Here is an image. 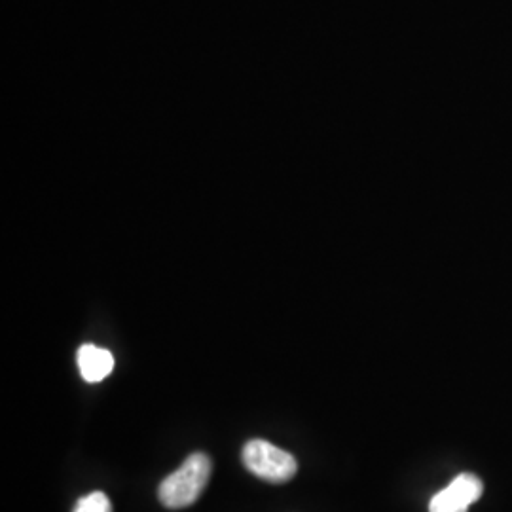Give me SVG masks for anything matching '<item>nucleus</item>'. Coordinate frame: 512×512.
<instances>
[{
    "instance_id": "obj_2",
    "label": "nucleus",
    "mask_w": 512,
    "mask_h": 512,
    "mask_svg": "<svg viewBox=\"0 0 512 512\" xmlns=\"http://www.w3.org/2000/svg\"><path fill=\"white\" fill-rule=\"evenodd\" d=\"M241 461L249 473L272 484L289 482L298 471V463L289 452L262 439L249 440L243 446Z\"/></svg>"
},
{
    "instance_id": "obj_1",
    "label": "nucleus",
    "mask_w": 512,
    "mask_h": 512,
    "mask_svg": "<svg viewBox=\"0 0 512 512\" xmlns=\"http://www.w3.org/2000/svg\"><path fill=\"white\" fill-rule=\"evenodd\" d=\"M211 476V459L202 452L192 454L160 484L158 497L167 509H184L198 501Z\"/></svg>"
},
{
    "instance_id": "obj_5",
    "label": "nucleus",
    "mask_w": 512,
    "mask_h": 512,
    "mask_svg": "<svg viewBox=\"0 0 512 512\" xmlns=\"http://www.w3.org/2000/svg\"><path fill=\"white\" fill-rule=\"evenodd\" d=\"M74 512H112V505L103 492H93L76 503Z\"/></svg>"
},
{
    "instance_id": "obj_4",
    "label": "nucleus",
    "mask_w": 512,
    "mask_h": 512,
    "mask_svg": "<svg viewBox=\"0 0 512 512\" xmlns=\"http://www.w3.org/2000/svg\"><path fill=\"white\" fill-rule=\"evenodd\" d=\"M76 361H78L82 378L90 384H97V382L105 380L114 368L112 353L107 349L92 346V344H86L78 349Z\"/></svg>"
},
{
    "instance_id": "obj_3",
    "label": "nucleus",
    "mask_w": 512,
    "mask_h": 512,
    "mask_svg": "<svg viewBox=\"0 0 512 512\" xmlns=\"http://www.w3.org/2000/svg\"><path fill=\"white\" fill-rule=\"evenodd\" d=\"M484 492L482 480L471 473L456 476L442 492L433 495L429 512H467Z\"/></svg>"
}]
</instances>
